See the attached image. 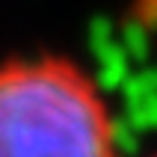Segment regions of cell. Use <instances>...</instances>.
<instances>
[{"label":"cell","mask_w":157,"mask_h":157,"mask_svg":"<svg viewBox=\"0 0 157 157\" xmlns=\"http://www.w3.org/2000/svg\"><path fill=\"white\" fill-rule=\"evenodd\" d=\"M0 157H119L98 80L56 53L0 65Z\"/></svg>","instance_id":"1"}]
</instances>
